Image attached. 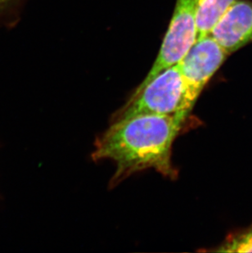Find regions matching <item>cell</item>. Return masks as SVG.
I'll return each instance as SVG.
<instances>
[{"label": "cell", "instance_id": "obj_1", "mask_svg": "<svg viewBox=\"0 0 252 253\" xmlns=\"http://www.w3.org/2000/svg\"><path fill=\"white\" fill-rule=\"evenodd\" d=\"M184 115H143L112 122L94 143L92 159L112 161L117 169L110 184L114 187L137 172L153 169L175 179L173 143L185 122Z\"/></svg>", "mask_w": 252, "mask_h": 253}, {"label": "cell", "instance_id": "obj_2", "mask_svg": "<svg viewBox=\"0 0 252 253\" xmlns=\"http://www.w3.org/2000/svg\"><path fill=\"white\" fill-rule=\"evenodd\" d=\"M195 102L190 98L178 64L161 72L112 117V122L143 115L188 116Z\"/></svg>", "mask_w": 252, "mask_h": 253}, {"label": "cell", "instance_id": "obj_3", "mask_svg": "<svg viewBox=\"0 0 252 253\" xmlns=\"http://www.w3.org/2000/svg\"><path fill=\"white\" fill-rule=\"evenodd\" d=\"M198 35L194 0H177L157 59L133 93H138L161 72L178 64L198 41Z\"/></svg>", "mask_w": 252, "mask_h": 253}, {"label": "cell", "instance_id": "obj_4", "mask_svg": "<svg viewBox=\"0 0 252 253\" xmlns=\"http://www.w3.org/2000/svg\"><path fill=\"white\" fill-rule=\"evenodd\" d=\"M228 56L210 35L198 40L178 63L186 88L194 102Z\"/></svg>", "mask_w": 252, "mask_h": 253}, {"label": "cell", "instance_id": "obj_5", "mask_svg": "<svg viewBox=\"0 0 252 253\" xmlns=\"http://www.w3.org/2000/svg\"><path fill=\"white\" fill-rule=\"evenodd\" d=\"M210 35L228 55L252 42V2L236 1L222 15Z\"/></svg>", "mask_w": 252, "mask_h": 253}, {"label": "cell", "instance_id": "obj_6", "mask_svg": "<svg viewBox=\"0 0 252 253\" xmlns=\"http://www.w3.org/2000/svg\"><path fill=\"white\" fill-rule=\"evenodd\" d=\"M238 0H194L198 23V40L210 36L222 15Z\"/></svg>", "mask_w": 252, "mask_h": 253}, {"label": "cell", "instance_id": "obj_7", "mask_svg": "<svg viewBox=\"0 0 252 253\" xmlns=\"http://www.w3.org/2000/svg\"><path fill=\"white\" fill-rule=\"evenodd\" d=\"M217 251L224 253H252V227L243 233L231 237Z\"/></svg>", "mask_w": 252, "mask_h": 253}, {"label": "cell", "instance_id": "obj_8", "mask_svg": "<svg viewBox=\"0 0 252 253\" xmlns=\"http://www.w3.org/2000/svg\"><path fill=\"white\" fill-rule=\"evenodd\" d=\"M0 1H2V0H0Z\"/></svg>", "mask_w": 252, "mask_h": 253}]
</instances>
